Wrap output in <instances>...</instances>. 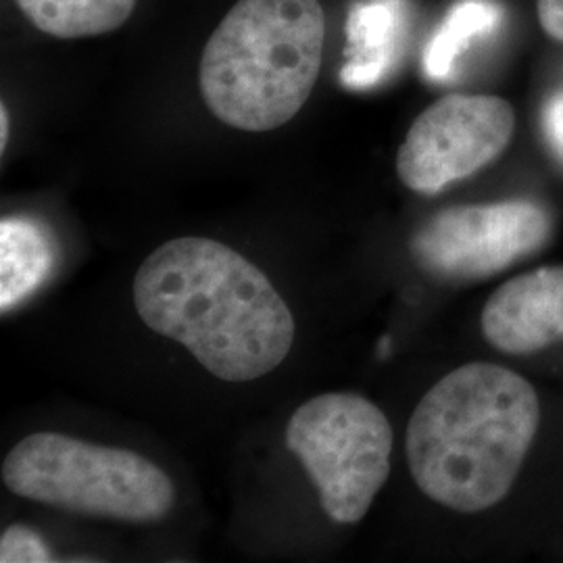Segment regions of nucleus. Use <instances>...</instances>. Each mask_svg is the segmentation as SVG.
<instances>
[{
  "label": "nucleus",
  "mask_w": 563,
  "mask_h": 563,
  "mask_svg": "<svg viewBox=\"0 0 563 563\" xmlns=\"http://www.w3.org/2000/svg\"><path fill=\"white\" fill-rule=\"evenodd\" d=\"M53 265V241L44 225L25 218L0 223V309L7 313L41 286Z\"/></svg>",
  "instance_id": "10"
},
{
  "label": "nucleus",
  "mask_w": 563,
  "mask_h": 563,
  "mask_svg": "<svg viewBox=\"0 0 563 563\" xmlns=\"http://www.w3.org/2000/svg\"><path fill=\"white\" fill-rule=\"evenodd\" d=\"M286 446L316 484L325 516L357 523L388 481L393 428L383 409L360 395L325 393L292 413Z\"/></svg>",
  "instance_id": "5"
},
{
  "label": "nucleus",
  "mask_w": 563,
  "mask_h": 563,
  "mask_svg": "<svg viewBox=\"0 0 563 563\" xmlns=\"http://www.w3.org/2000/svg\"><path fill=\"white\" fill-rule=\"evenodd\" d=\"M0 562L42 563L53 562L48 547L41 537L21 523H13L2 532L0 539Z\"/></svg>",
  "instance_id": "13"
},
{
  "label": "nucleus",
  "mask_w": 563,
  "mask_h": 563,
  "mask_svg": "<svg viewBox=\"0 0 563 563\" xmlns=\"http://www.w3.org/2000/svg\"><path fill=\"white\" fill-rule=\"evenodd\" d=\"M541 423V401L520 374L476 362L434 384L407 426V463L434 504L478 514L501 504Z\"/></svg>",
  "instance_id": "2"
},
{
  "label": "nucleus",
  "mask_w": 563,
  "mask_h": 563,
  "mask_svg": "<svg viewBox=\"0 0 563 563\" xmlns=\"http://www.w3.org/2000/svg\"><path fill=\"white\" fill-rule=\"evenodd\" d=\"M551 228L549 211L532 201L451 207L418 228L411 255L434 278L484 280L541 251Z\"/></svg>",
  "instance_id": "6"
},
{
  "label": "nucleus",
  "mask_w": 563,
  "mask_h": 563,
  "mask_svg": "<svg viewBox=\"0 0 563 563\" xmlns=\"http://www.w3.org/2000/svg\"><path fill=\"white\" fill-rule=\"evenodd\" d=\"M401 0H363L357 2L346 23V65L342 81L365 88L380 80L395 57L399 34Z\"/></svg>",
  "instance_id": "9"
},
{
  "label": "nucleus",
  "mask_w": 563,
  "mask_h": 563,
  "mask_svg": "<svg viewBox=\"0 0 563 563\" xmlns=\"http://www.w3.org/2000/svg\"><path fill=\"white\" fill-rule=\"evenodd\" d=\"M543 128L547 141L563 159V92L547 102L543 113Z\"/></svg>",
  "instance_id": "14"
},
{
  "label": "nucleus",
  "mask_w": 563,
  "mask_h": 563,
  "mask_svg": "<svg viewBox=\"0 0 563 563\" xmlns=\"http://www.w3.org/2000/svg\"><path fill=\"white\" fill-rule=\"evenodd\" d=\"M134 307L225 383L274 372L295 342V318L276 286L213 239L181 236L153 251L136 272Z\"/></svg>",
  "instance_id": "1"
},
{
  "label": "nucleus",
  "mask_w": 563,
  "mask_h": 563,
  "mask_svg": "<svg viewBox=\"0 0 563 563\" xmlns=\"http://www.w3.org/2000/svg\"><path fill=\"white\" fill-rule=\"evenodd\" d=\"M484 339L509 355L563 341V265H549L499 286L481 316Z\"/></svg>",
  "instance_id": "8"
},
{
  "label": "nucleus",
  "mask_w": 563,
  "mask_h": 563,
  "mask_svg": "<svg viewBox=\"0 0 563 563\" xmlns=\"http://www.w3.org/2000/svg\"><path fill=\"white\" fill-rule=\"evenodd\" d=\"M23 15L42 34L76 41L109 34L121 27L139 0H15Z\"/></svg>",
  "instance_id": "11"
},
{
  "label": "nucleus",
  "mask_w": 563,
  "mask_h": 563,
  "mask_svg": "<svg viewBox=\"0 0 563 563\" xmlns=\"http://www.w3.org/2000/svg\"><path fill=\"white\" fill-rule=\"evenodd\" d=\"M325 15L320 0H239L202 53V99L242 132L292 120L320 78Z\"/></svg>",
  "instance_id": "3"
},
{
  "label": "nucleus",
  "mask_w": 563,
  "mask_h": 563,
  "mask_svg": "<svg viewBox=\"0 0 563 563\" xmlns=\"http://www.w3.org/2000/svg\"><path fill=\"white\" fill-rule=\"evenodd\" d=\"M537 13L544 34L563 42V0H537Z\"/></svg>",
  "instance_id": "15"
},
{
  "label": "nucleus",
  "mask_w": 563,
  "mask_h": 563,
  "mask_svg": "<svg viewBox=\"0 0 563 563\" xmlns=\"http://www.w3.org/2000/svg\"><path fill=\"white\" fill-rule=\"evenodd\" d=\"M2 484L21 499L118 522H162L176 486L134 451L57 432L30 434L2 462Z\"/></svg>",
  "instance_id": "4"
},
{
  "label": "nucleus",
  "mask_w": 563,
  "mask_h": 563,
  "mask_svg": "<svg viewBox=\"0 0 563 563\" xmlns=\"http://www.w3.org/2000/svg\"><path fill=\"white\" fill-rule=\"evenodd\" d=\"M516 113L501 97L446 95L411 123L397 174L418 195H439L499 159L514 139Z\"/></svg>",
  "instance_id": "7"
},
{
  "label": "nucleus",
  "mask_w": 563,
  "mask_h": 563,
  "mask_svg": "<svg viewBox=\"0 0 563 563\" xmlns=\"http://www.w3.org/2000/svg\"><path fill=\"white\" fill-rule=\"evenodd\" d=\"M7 141H9V113L7 107H0V151L7 148Z\"/></svg>",
  "instance_id": "16"
},
{
  "label": "nucleus",
  "mask_w": 563,
  "mask_h": 563,
  "mask_svg": "<svg viewBox=\"0 0 563 563\" xmlns=\"http://www.w3.org/2000/svg\"><path fill=\"white\" fill-rule=\"evenodd\" d=\"M501 18L499 7L490 0H463L446 15L437 36L430 41L423 57L426 74L432 80H443L453 69L457 55L478 34L495 30Z\"/></svg>",
  "instance_id": "12"
}]
</instances>
